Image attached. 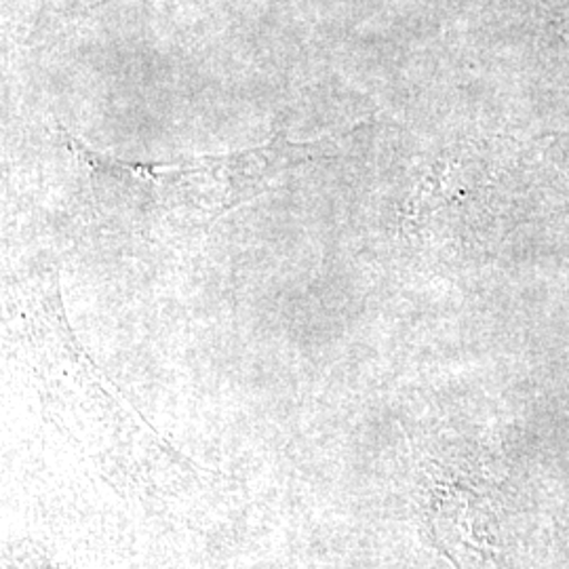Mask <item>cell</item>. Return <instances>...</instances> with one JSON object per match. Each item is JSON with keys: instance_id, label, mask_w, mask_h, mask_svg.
I'll use <instances>...</instances> for the list:
<instances>
[{"instance_id": "1", "label": "cell", "mask_w": 569, "mask_h": 569, "mask_svg": "<svg viewBox=\"0 0 569 569\" xmlns=\"http://www.w3.org/2000/svg\"><path fill=\"white\" fill-rule=\"evenodd\" d=\"M96 204L146 230H197L249 201L293 164L323 157L317 142L274 140L197 163H121L70 140Z\"/></svg>"}]
</instances>
